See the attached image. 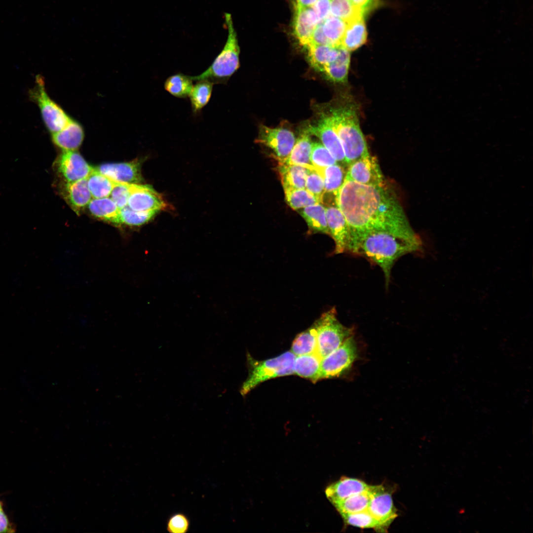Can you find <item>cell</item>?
I'll list each match as a JSON object with an SVG mask.
<instances>
[{
    "label": "cell",
    "mask_w": 533,
    "mask_h": 533,
    "mask_svg": "<svg viewBox=\"0 0 533 533\" xmlns=\"http://www.w3.org/2000/svg\"><path fill=\"white\" fill-rule=\"evenodd\" d=\"M334 195L349 227V243L369 232L384 231L423 245L400 202L386 185L369 186L344 180Z\"/></svg>",
    "instance_id": "6da1fadb"
},
{
    "label": "cell",
    "mask_w": 533,
    "mask_h": 533,
    "mask_svg": "<svg viewBox=\"0 0 533 533\" xmlns=\"http://www.w3.org/2000/svg\"><path fill=\"white\" fill-rule=\"evenodd\" d=\"M423 245L408 241L384 231H373L351 240L347 251L364 257L382 269L387 288L391 270L400 257L421 251Z\"/></svg>",
    "instance_id": "7a4b0ae2"
},
{
    "label": "cell",
    "mask_w": 533,
    "mask_h": 533,
    "mask_svg": "<svg viewBox=\"0 0 533 533\" xmlns=\"http://www.w3.org/2000/svg\"><path fill=\"white\" fill-rule=\"evenodd\" d=\"M329 115L341 142L347 165L369 154L355 108L346 105L332 109Z\"/></svg>",
    "instance_id": "3957f363"
},
{
    "label": "cell",
    "mask_w": 533,
    "mask_h": 533,
    "mask_svg": "<svg viewBox=\"0 0 533 533\" xmlns=\"http://www.w3.org/2000/svg\"><path fill=\"white\" fill-rule=\"evenodd\" d=\"M225 20L228 36L222 50L204 72L198 76H190L193 81L207 80L214 84L223 83L239 68L240 49L230 14L225 13Z\"/></svg>",
    "instance_id": "277c9868"
},
{
    "label": "cell",
    "mask_w": 533,
    "mask_h": 533,
    "mask_svg": "<svg viewBox=\"0 0 533 533\" xmlns=\"http://www.w3.org/2000/svg\"><path fill=\"white\" fill-rule=\"evenodd\" d=\"M296 355L291 351L273 358L258 361L248 356L249 373L241 389L242 395L247 394L260 383L271 379L295 374L294 363Z\"/></svg>",
    "instance_id": "5b68a950"
},
{
    "label": "cell",
    "mask_w": 533,
    "mask_h": 533,
    "mask_svg": "<svg viewBox=\"0 0 533 533\" xmlns=\"http://www.w3.org/2000/svg\"><path fill=\"white\" fill-rule=\"evenodd\" d=\"M313 324L316 332V352L321 359L352 336V329L344 326L338 319L335 307L323 313Z\"/></svg>",
    "instance_id": "8992f818"
},
{
    "label": "cell",
    "mask_w": 533,
    "mask_h": 533,
    "mask_svg": "<svg viewBox=\"0 0 533 533\" xmlns=\"http://www.w3.org/2000/svg\"><path fill=\"white\" fill-rule=\"evenodd\" d=\"M29 96L38 106L43 122L52 134L61 130L71 120L65 112L48 95L41 76H36L35 84L29 90Z\"/></svg>",
    "instance_id": "52a82bcc"
},
{
    "label": "cell",
    "mask_w": 533,
    "mask_h": 533,
    "mask_svg": "<svg viewBox=\"0 0 533 533\" xmlns=\"http://www.w3.org/2000/svg\"><path fill=\"white\" fill-rule=\"evenodd\" d=\"M357 355L355 342L351 336L321 359L319 380L341 375L351 366Z\"/></svg>",
    "instance_id": "ba28073f"
},
{
    "label": "cell",
    "mask_w": 533,
    "mask_h": 533,
    "mask_svg": "<svg viewBox=\"0 0 533 533\" xmlns=\"http://www.w3.org/2000/svg\"><path fill=\"white\" fill-rule=\"evenodd\" d=\"M256 142L271 149L275 157L280 162L289 155L296 139L293 132L287 128H270L262 125Z\"/></svg>",
    "instance_id": "9c48e42d"
},
{
    "label": "cell",
    "mask_w": 533,
    "mask_h": 533,
    "mask_svg": "<svg viewBox=\"0 0 533 533\" xmlns=\"http://www.w3.org/2000/svg\"><path fill=\"white\" fill-rule=\"evenodd\" d=\"M345 180L358 184L383 187V175L377 158L370 154L360 158L348 165Z\"/></svg>",
    "instance_id": "30bf717a"
},
{
    "label": "cell",
    "mask_w": 533,
    "mask_h": 533,
    "mask_svg": "<svg viewBox=\"0 0 533 533\" xmlns=\"http://www.w3.org/2000/svg\"><path fill=\"white\" fill-rule=\"evenodd\" d=\"M307 129L310 134L320 140L322 145L337 162L347 165L341 142L333 127L329 115L324 114L316 125L309 126Z\"/></svg>",
    "instance_id": "8fae6325"
},
{
    "label": "cell",
    "mask_w": 533,
    "mask_h": 533,
    "mask_svg": "<svg viewBox=\"0 0 533 533\" xmlns=\"http://www.w3.org/2000/svg\"><path fill=\"white\" fill-rule=\"evenodd\" d=\"M127 205L136 211H159L167 206L162 196L151 186L130 184Z\"/></svg>",
    "instance_id": "7c38bea8"
},
{
    "label": "cell",
    "mask_w": 533,
    "mask_h": 533,
    "mask_svg": "<svg viewBox=\"0 0 533 533\" xmlns=\"http://www.w3.org/2000/svg\"><path fill=\"white\" fill-rule=\"evenodd\" d=\"M325 209L329 234L335 242L334 253H344L347 251L350 237L347 222L336 203Z\"/></svg>",
    "instance_id": "4fadbf2b"
},
{
    "label": "cell",
    "mask_w": 533,
    "mask_h": 533,
    "mask_svg": "<svg viewBox=\"0 0 533 533\" xmlns=\"http://www.w3.org/2000/svg\"><path fill=\"white\" fill-rule=\"evenodd\" d=\"M58 167L67 183L87 178L94 169L76 151H63L58 161Z\"/></svg>",
    "instance_id": "5bb4252c"
},
{
    "label": "cell",
    "mask_w": 533,
    "mask_h": 533,
    "mask_svg": "<svg viewBox=\"0 0 533 533\" xmlns=\"http://www.w3.org/2000/svg\"><path fill=\"white\" fill-rule=\"evenodd\" d=\"M367 510L382 529L388 526L397 516L391 495L381 485L374 486L373 495Z\"/></svg>",
    "instance_id": "9a60e30c"
},
{
    "label": "cell",
    "mask_w": 533,
    "mask_h": 533,
    "mask_svg": "<svg viewBox=\"0 0 533 533\" xmlns=\"http://www.w3.org/2000/svg\"><path fill=\"white\" fill-rule=\"evenodd\" d=\"M141 166L137 159L129 162L103 164L95 169L115 182L140 184L143 181Z\"/></svg>",
    "instance_id": "2e32d148"
},
{
    "label": "cell",
    "mask_w": 533,
    "mask_h": 533,
    "mask_svg": "<svg viewBox=\"0 0 533 533\" xmlns=\"http://www.w3.org/2000/svg\"><path fill=\"white\" fill-rule=\"evenodd\" d=\"M294 31L300 43L306 47L311 43V38L320 20L313 7L295 6Z\"/></svg>",
    "instance_id": "e0dca14e"
},
{
    "label": "cell",
    "mask_w": 533,
    "mask_h": 533,
    "mask_svg": "<svg viewBox=\"0 0 533 533\" xmlns=\"http://www.w3.org/2000/svg\"><path fill=\"white\" fill-rule=\"evenodd\" d=\"M369 487L360 480L343 477L331 484L325 490L328 500L333 505L353 495L366 491Z\"/></svg>",
    "instance_id": "ac0fdd59"
},
{
    "label": "cell",
    "mask_w": 533,
    "mask_h": 533,
    "mask_svg": "<svg viewBox=\"0 0 533 533\" xmlns=\"http://www.w3.org/2000/svg\"><path fill=\"white\" fill-rule=\"evenodd\" d=\"M52 134L53 142L63 151H76L84 138L81 125L73 119L61 130Z\"/></svg>",
    "instance_id": "d6986e66"
},
{
    "label": "cell",
    "mask_w": 533,
    "mask_h": 533,
    "mask_svg": "<svg viewBox=\"0 0 533 533\" xmlns=\"http://www.w3.org/2000/svg\"><path fill=\"white\" fill-rule=\"evenodd\" d=\"M312 145L310 134L306 129L296 140L288 157L278 163L300 165L307 169L314 168L310 161Z\"/></svg>",
    "instance_id": "ffe728a7"
},
{
    "label": "cell",
    "mask_w": 533,
    "mask_h": 533,
    "mask_svg": "<svg viewBox=\"0 0 533 533\" xmlns=\"http://www.w3.org/2000/svg\"><path fill=\"white\" fill-rule=\"evenodd\" d=\"M64 193L68 203L77 213L87 206L93 198L88 187L87 178L67 183L65 187Z\"/></svg>",
    "instance_id": "44dd1931"
},
{
    "label": "cell",
    "mask_w": 533,
    "mask_h": 533,
    "mask_svg": "<svg viewBox=\"0 0 533 533\" xmlns=\"http://www.w3.org/2000/svg\"><path fill=\"white\" fill-rule=\"evenodd\" d=\"M339 47L337 59L326 65L322 69L323 73L329 80L337 83H344L347 81L350 61V52Z\"/></svg>",
    "instance_id": "7402d4cb"
},
{
    "label": "cell",
    "mask_w": 533,
    "mask_h": 533,
    "mask_svg": "<svg viewBox=\"0 0 533 533\" xmlns=\"http://www.w3.org/2000/svg\"><path fill=\"white\" fill-rule=\"evenodd\" d=\"M321 358L316 352L296 356L294 363V373L297 375L310 380L313 382L319 380Z\"/></svg>",
    "instance_id": "603a6c76"
},
{
    "label": "cell",
    "mask_w": 533,
    "mask_h": 533,
    "mask_svg": "<svg viewBox=\"0 0 533 533\" xmlns=\"http://www.w3.org/2000/svg\"><path fill=\"white\" fill-rule=\"evenodd\" d=\"M307 169L300 165L278 163L277 171L283 189H305Z\"/></svg>",
    "instance_id": "cb8c5ba5"
},
{
    "label": "cell",
    "mask_w": 533,
    "mask_h": 533,
    "mask_svg": "<svg viewBox=\"0 0 533 533\" xmlns=\"http://www.w3.org/2000/svg\"><path fill=\"white\" fill-rule=\"evenodd\" d=\"M299 213L305 221L311 233L320 232L329 234L325 206L322 203L303 208Z\"/></svg>",
    "instance_id": "d4e9b609"
},
{
    "label": "cell",
    "mask_w": 533,
    "mask_h": 533,
    "mask_svg": "<svg viewBox=\"0 0 533 533\" xmlns=\"http://www.w3.org/2000/svg\"><path fill=\"white\" fill-rule=\"evenodd\" d=\"M367 33L363 18L347 24L340 47L348 51L355 50L367 41Z\"/></svg>",
    "instance_id": "484cf974"
},
{
    "label": "cell",
    "mask_w": 533,
    "mask_h": 533,
    "mask_svg": "<svg viewBox=\"0 0 533 533\" xmlns=\"http://www.w3.org/2000/svg\"><path fill=\"white\" fill-rule=\"evenodd\" d=\"M305 48L311 67L320 72L326 65L337 59L339 50V47L314 44H310Z\"/></svg>",
    "instance_id": "4316f807"
},
{
    "label": "cell",
    "mask_w": 533,
    "mask_h": 533,
    "mask_svg": "<svg viewBox=\"0 0 533 533\" xmlns=\"http://www.w3.org/2000/svg\"><path fill=\"white\" fill-rule=\"evenodd\" d=\"M87 206L89 211L95 217L120 224V209L110 197L92 198Z\"/></svg>",
    "instance_id": "83f0119b"
},
{
    "label": "cell",
    "mask_w": 533,
    "mask_h": 533,
    "mask_svg": "<svg viewBox=\"0 0 533 533\" xmlns=\"http://www.w3.org/2000/svg\"><path fill=\"white\" fill-rule=\"evenodd\" d=\"M374 492V486L362 493L353 495L333 505L340 514H350L366 510L370 504Z\"/></svg>",
    "instance_id": "f1b7e54d"
},
{
    "label": "cell",
    "mask_w": 533,
    "mask_h": 533,
    "mask_svg": "<svg viewBox=\"0 0 533 533\" xmlns=\"http://www.w3.org/2000/svg\"><path fill=\"white\" fill-rule=\"evenodd\" d=\"M315 169L323 180L325 193L335 194L344 182L346 171L338 163Z\"/></svg>",
    "instance_id": "f546056e"
},
{
    "label": "cell",
    "mask_w": 533,
    "mask_h": 533,
    "mask_svg": "<svg viewBox=\"0 0 533 533\" xmlns=\"http://www.w3.org/2000/svg\"><path fill=\"white\" fill-rule=\"evenodd\" d=\"M316 332L313 324L310 327L297 335L292 343L291 351L298 356L316 352Z\"/></svg>",
    "instance_id": "4dcf8cb0"
},
{
    "label": "cell",
    "mask_w": 533,
    "mask_h": 533,
    "mask_svg": "<svg viewBox=\"0 0 533 533\" xmlns=\"http://www.w3.org/2000/svg\"><path fill=\"white\" fill-rule=\"evenodd\" d=\"M192 81L190 76L178 73L166 79L164 87L171 95L179 98H186L189 96L192 89Z\"/></svg>",
    "instance_id": "1f68e13d"
},
{
    "label": "cell",
    "mask_w": 533,
    "mask_h": 533,
    "mask_svg": "<svg viewBox=\"0 0 533 533\" xmlns=\"http://www.w3.org/2000/svg\"><path fill=\"white\" fill-rule=\"evenodd\" d=\"M330 15L342 19L346 24L364 16L361 10L350 0H331Z\"/></svg>",
    "instance_id": "d6a6232c"
},
{
    "label": "cell",
    "mask_w": 533,
    "mask_h": 533,
    "mask_svg": "<svg viewBox=\"0 0 533 533\" xmlns=\"http://www.w3.org/2000/svg\"><path fill=\"white\" fill-rule=\"evenodd\" d=\"M87 185L93 198L109 197L114 181L97 171L95 168L87 178Z\"/></svg>",
    "instance_id": "836d02e7"
},
{
    "label": "cell",
    "mask_w": 533,
    "mask_h": 533,
    "mask_svg": "<svg viewBox=\"0 0 533 533\" xmlns=\"http://www.w3.org/2000/svg\"><path fill=\"white\" fill-rule=\"evenodd\" d=\"M214 84L207 80L197 81L189 95L192 111L197 114L208 103Z\"/></svg>",
    "instance_id": "e575fe53"
},
{
    "label": "cell",
    "mask_w": 533,
    "mask_h": 533,
    "mask_svg": "<svg viewBox=\"0 0 533 533\" xmlns=\"http://www.w3.org/2000/svg\"><path fill=\"white\" fill-rule=\"evenodd\" d=\"M322 23L323 32L331 46L340 47L345 32L346 23L342 19L330 15Z\"/></svg>",
    "instance_id": "d590c367"
},
{
    "label": "cell",
    "mask_w": 533,
    "mask_h": 533,
    "mask_svg": "<svg viewBox=\"0 0 533 533\" xmlns=\"http://www.w3.org/2000/svg\"><path fill=\"white\" fill-rule=\"evenodd\" d=\"M284 191L286 202L294 210L320 203L305 189H288Z\"/></svg>",
    "instance_id": "8d00e7d4"
},
{
    "label": "cell",
    "mask_w": 533,
    "mask_h": 533,
    "mask_svg": "<svg viewBox=\"0 0 533 533\" xmlns=\"http://www.w3.org/2000/svg\"><path fill=\"white\" fill-rule=\"evenodd\" d=\"M158 212L157 210L136 211L127 205L120 209V224L133 226H141L149 222Z\"/></svg>",
    "instance_id": "74e56055"
},
{
    "label": "cell",
    "mask_w": 533,
    "mask_h": 533,
    "mask_svg": "<svg viewBox=\"0 0 533 533\" xmlns=\"http://www.w3.org/2000/svg\"><path fill=\"white\" fill-rule=\"evenodd\" d=\"M348 525L361 528L382 529L379 522L366 509L359 512L341 514Z\"/></svg>",
    "instance_id": "f35d334b"
},
{
    "label": "cell",
    "mask_w": 533,
    "mask_h": 533,
    "mask_svg": "<svg viewBox=\"0 0 533 533\" xmlns=\"http://www.w3.org/2000/svg\"><path fill=\"white\" fill-rule=\"evenodd\" d=\"M310 161L314 168H323L338 163L322 143H312Z\"/></svg>",
    "instance_id": "ab89813d"
},
{
    "label": "cell",
    "mask_w": 533,
    "mask_h": 533,
    "mask_svg": "<svg viewBox=\"0 0 533 533\" xmlns=\"http://www.w3.org/2000/svg\"><path fill=\"white\" fill-rule=\"evenodd\" d=\"M305 189L320 203H323L325 191L323 180L315 168L308 169Z\"/></svg>",
    "instance_id": "60d3db41"
},
{
    "label": "cell",
    "mask_w": 533,
    "mask_h": 533,
    "mask_svg": "<svg viewBox=\"0 0 533 533\" xmlns=\"http://www.w3.org/2000/svg\"><path fill=\"white\" fill-rule=\"evenodd\" d=\"M190 527L189 517L184 513L178 512L171 515L166 522V530L170 533H186Z\"/></svg>",
    "instance_id": "b9f144b4"
},
{
    "label": "cell",
    "mask_w": 533,
    "mask_h": 533,
    "mask_svg": "<svg viewBox=\"0 0 533 533\" xmlns=\"http://www.w3.org/2000/svg\"><path fill=\"white\" fill-rule=\"evenodd\" d=\"M130 194V184L114 181L109 197L121 209L127 205Z\"/></svg>",
    "instance_id": "7bdbcfd3"
},
{
    "label": "cell",
    "mask_w": 533,
    "mask_h": 533,
    "mask_svg": "<svg viewBox=\"0 0 533 533\" xmlns=\"http://www.w3.org/2000/svg\"><path fill=\"white\" fill-rule=\"evenodd\" d=\"M331 2V0H317L313 5L321 22L330 15Z\"/></svg>",
    "instance_id": "ee69618b"
},
{
    "label": "cell",
    "mask_w": 533,
    "mask_h": 533,
    "mask_svg": "<svg viewBox=\"0 0 533 533\" xmlns=\"http://www.w3.org/2000/svg\"><path fill=\"white\" fill-rule=\"evenodd\" d=\"M310 44L331 46L330 41L323 32L322 23H319L315 28L312 36Z\"/></svg>",
    "instance_id": "f6af8a7d"
},
{
    "label": "cell",
    "mask_w": 533,
    "mask_h": 533,
    "mask_svg": "<svg viewBox=\"0 0 533 533\" xmlns=\"http://www.w3.org/2000/svg\"><path fill=\"white\" fill-rule=\"evenodd\" d=\"M356 7L362 12L364 16L367 14L375 8L379 3V0H350Z\"/></svg>",
    "instance_id": "bcb514c9"
},
{
    "label": "cell",
    "mask_w": 533,
    "mask_h": 533,
    "mask_svg": "<svg viewBox=\"0 0 533 533\" xmlns=\"http://www.w3.org/2000/svg\"><path fill=\"white\" fill-rule=\"evenodd\" d=\"M8 518L2 510H0V533L12 532Z\"/></svg>",
    "instance_id": "7dc6e473"
},
{
    "label": "cell",
    "mask_w": 533,
    "mask_h": 533,
    "mask_svg": "<svg viewBox=\"0 0 533 533\" xmlns=\"http://www.w3.org/2000/svg\"><path fill=\"white\" fill-rule=\"evenodd\" d=\"M295 6L308 7L313 6L317 0H295Z\"/></svg>",
    "instance_id": "c3c4849f"
},
{
    "label": "cell",
    "mask_w": 533,
    "mask_h": 533,
    "mask_svg": "<svg viewBox=\"0 0 533 533\" xmlns=\"http://www.w3.org/2000/svg\"><path fill=\"white\" fill-rule=\"evenodd\" d=\"M0 510H2V506H1V502H0Z\"/></svg>",
    "instance_id": "681fc988"
}]
</instances>
